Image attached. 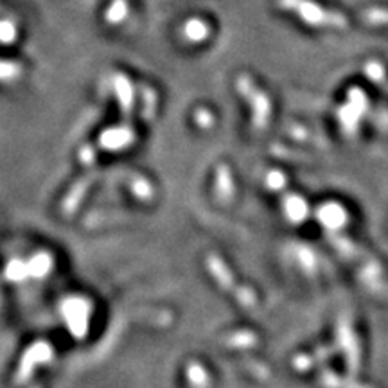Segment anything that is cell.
Wrapping results in <instances>:
<instances>
[{
  "label": "cell",
  "mask_w": 388,
  "mask_h": 388,
  "mask_svg": "<svg viewBox=\"0 0 388 388\" xmlns=\"http://www.w3.org/2000/svg\"><path fill=\"white\" fill-rule=\"evenodd\" d=\"M211 27L204 18H191L182 26V36L189 43H200L209 38Z\"/></svg>",
  "instance_id": "6da1fadb"
}]
</instances>
